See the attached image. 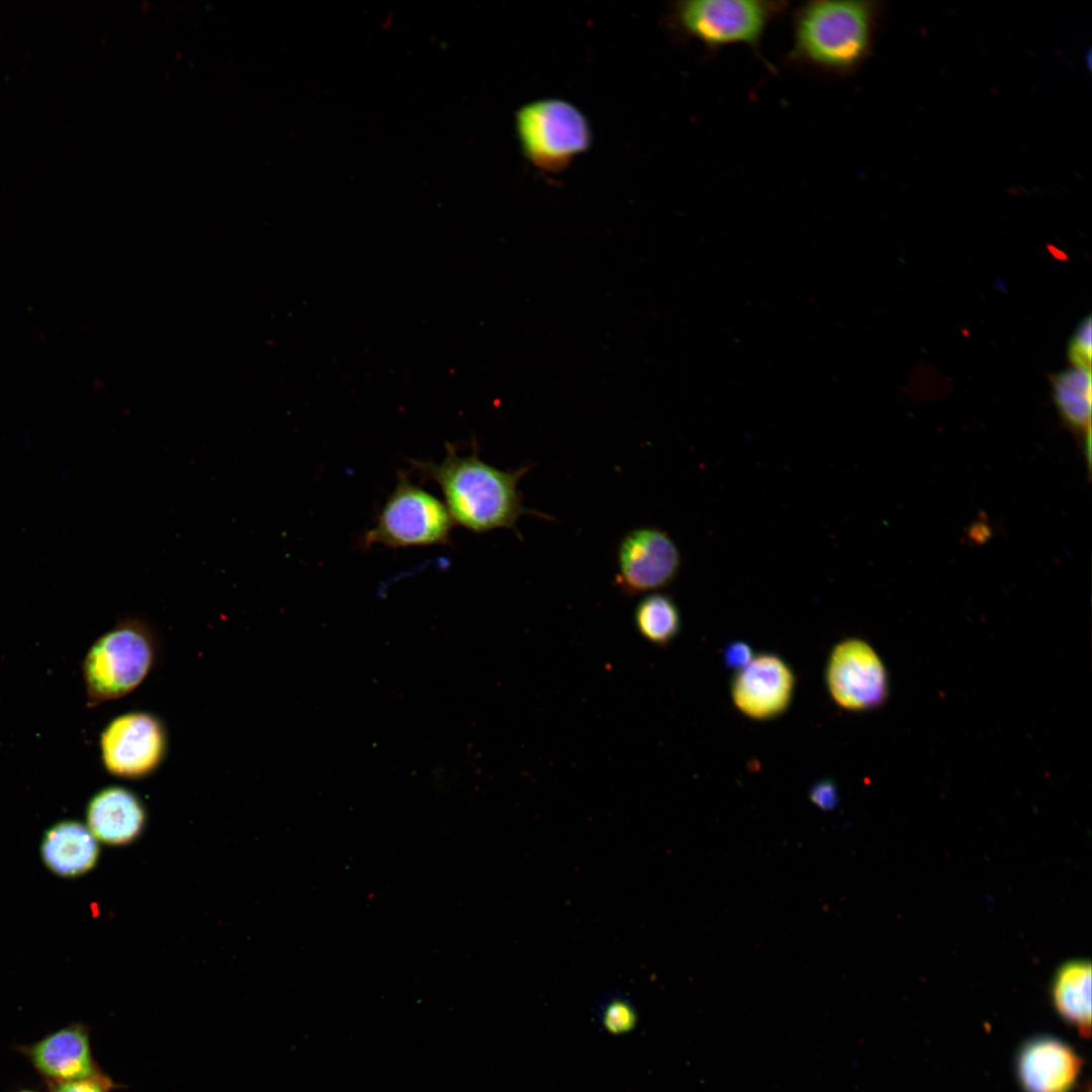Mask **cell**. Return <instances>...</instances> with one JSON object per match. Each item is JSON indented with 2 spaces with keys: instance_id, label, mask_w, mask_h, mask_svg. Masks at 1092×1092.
I'll use <instances>...</instances> for the list:
<instances>
[{
  "instance_id": "9c48e42d",
  "label": "cell",
  "mask_w": 1092,
  "mask_h": 1092,
  "mask_svg": "<svg viewBox=\"0 0 1092 1092\" xmlns=\"http://www.w3.org/2000/svg\"><path fill=\"white\" fill-rule=\"evenodd\" d=\"M617 565V584L624 595L633 597L670 584L678 573L680 554L664 531L639 527L621 539Z\"/></svg>"
},
{
  "instance_id": "9a60e30c",
  "label": "cell",
  "mask_w": 1092,
  "mask_h": 1092,
  "mask_svg": "<svg viewBox=\"0 0 1092 1092\" xmlns=\"http://www.w3.org/2000/svg\"><path fill=\"white\" fill-rule=\"evenodd\" d=\"M1053 1002L1063 1018L1075 1025L1082 1036L1091 1033V965L1076 960L1063 965L1052 986Z\"/></svg>"
},
{
  "instance_id": "30bf717a",
  "label": "cell",
  "mask_w": 1092,
  "mask_h": 1092,
  "mask_svg": "<svg viewBox=\"0 0 1092 1092\" xmlns=\"http://www.w3.org/2000/svg\"><path fill=\"white\" fill-rule=\"evenodd\" d=\"M796 685L791 666L778 654H755L730 685L733 705L745 717L766 721L782 715L790 707Z\"/></svg>"
},
{
  "instance_id": "7a4b0ae2",
  "label": "cell",
  "mask_w": 1092,
  "mask_h": 1092,
  "mask_svg": "<svg viewBox=\"0 0 1092 1092\" xmlns=\"http://www.w3.org/2000/svg\"><path fill=\"white\" fill-rule=\"evenodd\" d=\"M878 9L859 0L800 4L792 12L787 63L838 78L851 75L871 53Z\"/></svg>"
},
{
  "instance_id": "7402d4cb",
  "label": "cell",
  "mask_w": 1092,
  "mask_h": 1092,
  "mask_svg": "<svg viewBox=\"0 0 1092 1092\" xmlns=\"http://www.w3.org/2000/svg\"><path fill=\"white\" fill-rule=\"evenodd\" d=\"M722 655L724 664L736 672L747 665L755 654L746 642L736 640L724 648Z\"/></svg>"
},
{
  "instance_id": "5bb4252c",
  "label": "cell",
  "mask_w": 1092,
  "mask_h": 1092,
  "mask_svg": "<svg viewBox=\"0 0 1092 1092\" xmlns=\"http://www.w3.org/2000/svg\"><path fill=\"white\" fill-rule=\"evenodd\" d=\"M98 844L90 829L76 821H63L51 827L41 842L46 866L62 877H76L88 872L98 857Z\"/></svg>"
},
{
  "instance_id": "ffe728a7",
  "label": "cell",
  "mask_w": 1092,
  "mask_h": 1092,
  "mask_svg": "<svg viewBox=\"0 0 1092 1092\" xmlns=\"http://www.w3.org/2000/svg\"><path fill=\"white\" fill-rule=\"evenodd\" d=\"M633 1019L634 1016L630 1005L622 1000H613L605 1008V1025L615 1032L632 1026Z\"/></svg>"
},
{
  "instance_id": "52a82bcc",
  "label": "cell",
  "mask_w": 1092,
  "mask_h": 1092,
  "mask_svg": "<svg viewBox=\"0 0 1092 1092\" xmlns=\"http://www.w3.org/2000/svg\"><path fill=\"white\" fill-rule=\"evenodd\" d=\"M102 764L113 777L138 781L157 772L166 761L169 731L156 713L127 711L111 719L99 738Z\"/></svg>"
},
{
  "instance_id": "6da1fadb",
  "label": "cell",
  "mask_w": 1092,
  "mask_h": 1092,
  "mask_svg": "<svg viewBox=\"0 0 1092 1092\" xmlns=\"http://www.w3.org/2000/svg\"><path fill=\"white\" fill-rule=\"evenodd\" d=\"M410 463L423 479L439 485L454 525L473 533L515 530L520 517L526 514L544 517L524 506L518 489L530 467L524 465L514 471L496 468L479 457L476 444L467 456H459L455 446L447 443L441 462L413 459Z\"/></svg>"
},
{
  "instance_id": "ac0fdd59",
  "label": "cell",
  "mask_w": 1092,
  "mask_h": 1092,
  "mask_svg": "<svg viewBox=\"0 0 1092 1092\" xmlns=\"http://www.w3.org/2000/svg\"><path fill=\"white\" fill-rule=\"evenodd\" d=\"M1091 317H1086L1076 329L1068 347V356L1075 367L1090 370L1091 364Z\"/></svg>"
},
{
  "instance_id": "4fadbf2b",
  "label": "cell",
  "mask_w": 1092,
  "mask_h": 1092,
  "mask_svg": "<svg viewBox=\"0 0 1092 1092\" xmlns=\"http://www.w3.org/2000/svg\"><path fill=\"white\" fill-rule=\"evenodd\" d=\"M86 817L88 828L96 839L108 844H123L142 831L146 810L131 790L109 786L92 797Z\"/></svg>"
},
{
  "instance_id": "3957f363",
  "label": "cell",
  "mask_w": 1092,
  "mask_h": 1092,
  "mask_svg": "<svg viewBox=\"0 0 1092 1092\" xmlns=\"http://www.w3.org/2000/svg\"><path fill=\"white\" fill-rule=\"evenodd\" d=\"M162 641L148 620L122 618L89 647L82 661L88 708L122 699L138 690L161 661Z\"/></svg>"
},
{
  "instance_id": "5b68a950",
  "label": "cell",
  "mask_w": 1092,
  "mask_h": 1092,
  "mask_svg": "<svg viewBox=\"0 0 1092 1092\" xmlns=\"http://www.w3.org/2000/svg\"><path fill=\"white\" fill-rule=\"evenodd\" d=\"M515 130L525 159L550 174L564 171L593 143L585 114L571 102L555 97L520 106L515 113Z\"/></svg>"
},
{
  "instance_id": "e0dca14e",
  "label": "cell",
  "mask_w": 1092,
  "mask_h": 1092,
  "mask_svg": "<svg viewBox=\"0 0 1092 1092\" xmlns=\"http://www.w3.org/2000/svg\"><path fill=\"white\" fill-rule=\"evenodd\" d=\"M633 622L640 636L657 647L668 646L681 626L676 604L662 593L642 598L634 609Z\"/></svg>"
},
{
  "instance_id": "d6986e66",
  "label": "cell",
  "mask_w": 1092,
  "mask_h": 1092,
  "mask_svg": "<svg viewBox=\"0 0 1092 1092\" xmlns=\"http://www.w3.org/2000/svg\"><path fill=\"white\" fill-rule=\"evenodd\" d=\"M50 1092H111L119 1088L102 1071L90 1077L59 1083H47Z\"/></svg>"
},
{
  "instance_id": "8992f818",
  "label": "cell",
  "mask_w": 1092,
  "mask_h": 1092,
  "mask_svg": "<svg viewBox=\"0 0 1092 1092\" xmlns=\"http://www.w3.org/2000/svg\"><path fill=\"white\" fill-rule=\"evenodd\" d=\"M453 525L445 504L414 484L406 472L398 471L394 489L360 545L364 549L374 544L391 548L445 545Z\"/></svg>"
},
{
  "instance_id": "44dd1931",
  "label": "cell",
  "mask_w": 1092,
  "mask_h": 1092,
  "mask_svg": "<svg viewBox=\"0 0 1092 1092\" xmlns=\"http://www.w3.org/2000/svg\"><path fill=\"white\" fill-rule=\"evenodd\" d=\"M810 801L820 810L833 811L838 804V790L830 779L815 783L809 790Z\"/></svg>"
},
{
  "instance_id": "ba28073f",
  "label": "cell",
  "mask_w": 1092,
  "mask_h": 1092,
  "mask_svg": "<svg viewBox=\"0 0 1092 1092\" xmlns=\"http://www.w3.org/2000/svg\"><path fill=\"white\" fill-rule=\"evenodd\" d=\"M825 684L832 701L850 712L875 709L888 695L885 665L875 649L859 638H846L833 646Z\"/></svg>"
},
{
  "instance_id": "2e32d148",
  "label": "cell",
  "mask_w": 1092,
  "mask_h": 1092,
  "mask_svg": "<svg viewBox=\"0 0 1092 1092\" xmlns=\"http://www.w3.org/2000/svg\"><path fill=\"white\" fill-rule=\"evenodd\" d=\"M1054 398L1069 426L1090 441V370L1074 367L1059 373L1053 381Z\"/></svg>"
},
{
  "instance_id": "8fae6325",
  "label": "cell",
  "mask_w": 1092,
  "mask_h": 1092,
  "mask_svg": "<svg viewBox=\"0 0 1092 1092\" xmlns=\"http://www.w3.org/2000/svg\"><path fill=\"white\" fill-rule=\"evenodd\" d=\"M16 1049L47 1083L78 1080L102 1071L92 1055L89 1028L81 1022H72Z\"/></svg>"
},
{
  "instance_id": "277c9868",
  "label": "cell",
  "mask_w": 1092,
  "mask_h": 1092,
  "mask_svg": "<svg viewBox=\"0 0 1092 1092\" xmlns=\"http://www.w3.org/2000/svg\"><path fill=\"white\" fill-rule=\"evenodd\" d=\"M788 9L787 1L682 0L669 4L663 23L678 41L697 40L710 54L740 44L767 64L763 36Z\"/></svg>"
},
{
  "instance_id": "603a6c76",
  "label": "cell",
  "mask_w": 1092,
  "mask_h": 1092,
  "mask_svg": "<svg viewBox=\"0 0 1092 1092\" xmlns=\"http://www.w3.org/2000/svg\"><path fill=\"white\" fill-rule=\"evenodd\" d=\"M16 1092H37V1091L29 1090V1089H22V1090H19V1091H16Z\"/></svg>"
},
{
  "instance_id": "7c38bea8",
  "label": "cell",
  "mask_w": 1092,
  "mask_h": 1092,
  "mask_svg": "<svg viewBox=\"0 0 1092 1092\" xmlns=\"http://www.w3.org/2000/svg\"><path fill=\"white\" fill-rule=\"evenodd\" d=\"M1082 1059L1067 1043L1049 1036L1025 1043L1017 1058V1075L1025 1092H1069Z\"/></svg>"
}]
</instances>
